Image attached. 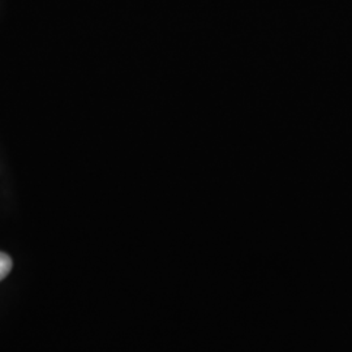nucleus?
I'll return each mask as SVG.
<instances>
[{"instance_id": "f257e3e1", "label": "nucleus", "mask_w": 352, "mask_h": 352, "mask_svg": "<svg viewBox=\"0 0 352 352\" xmlns=\"http://www.w3.org/2000/svg\"><path fill=\"white\" fill-rule=\"evenodd\" d=\"M12 269V260L8 254L0 252V280H3L4 278L10 274Z\"/></svg>"}]
</instances>
